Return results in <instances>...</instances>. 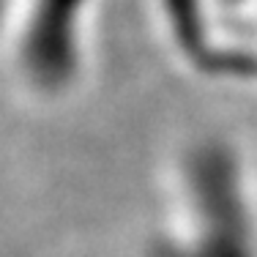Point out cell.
Returning a JSON list of instances; mask_svg holds the SVG:
<instances>
[{"label": "cell", "instance_id": "cell-1", "mask_svg": "<svg viewBox=\"0 0 257 257\" xmlns=\"http://www.w3.org/2000/svg\"><path fill=\"white\" fill-rule=\"evenodd\" d=\"M162 211L154 257H257V183L224 140L175 156Z\"/></svg>", "mask_w": 257, "mask_h": 257}]
</instances>
